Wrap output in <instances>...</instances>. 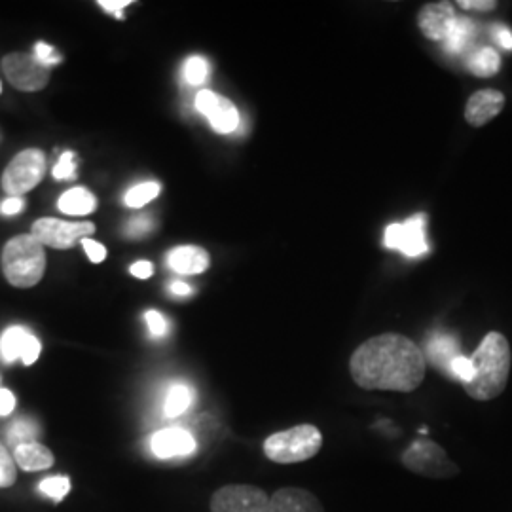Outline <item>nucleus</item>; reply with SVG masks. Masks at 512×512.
<instances>
[{
	"instance_id": "f257e3e1",
	"label": "nucleus",
	"mask_w": 512,
	"mask_h": 512,
	"mask_svg": "<svg viewBox=\"0 0 512 512\" xmlns=\"http://www.w3.org/2000/svg\"><path fill=\"white\" fill-rule=\"evenodd\" d=\"M355 384L368 391L412 393L420 387L427 359L420 346L401 334H380L363 342L349 359Z\"/></svg>"
},
{
	"instance_id": "f03ea898",
	"label": "nucleus",
	"mask_w": 512,
	"mask_h": 512,
	"mask_svg": "<svg viewBox=\"0 0 512 512\" xmlns=\"http://www.w3.org/2000/svg\"><path fill=\"white\" fill-rule=\"evenodd\" d=\"M471 361L475 365V376L469 384L463 385L467 395L475 401H492L499 397L507 387L511 372V346L507 338L499 332H490Z\"/></svg>"
},
{
	"instance_id": "7ed1b4c3",
	"label": "nucleus",
	"mask_w": 512,
	"mask_h": 512,
	"mask_svg": "<svg viewBox=\"0 0 512 512\" xmlns=\"http://www.w3.org/2000/svg\"><path fill=\"white\" fill-rule=\"evenodd\" d=\"M0 262L2 274L12 287L31 289L46 272V251L35 236L23 234L4 245Z\"/></svg>"
},
{
	"instance_id": "20e7f679",
	"label": "nucleus",
	"mask_w": 512,
	"mask_h": 512,
	"mask_svg": "<svg viewBox=\"0 0 512 512\" xmlns=\"http://www.w3.org/2000/svg\"><path fill=\"white\" fill-rule=\"evenodd\" d=\"M323 446V435L315 425H296L264 440V454L277 465H293L315 458Z\"/></svg>"
},
{
	"instance_id": "39448f33",
	"label": "nucleus",
	"mask_w": 512,
	"mask_h": 512,
	"mask_svg": "<svg viewBox=\"0 0 512 512\" xmlns=\"http://www.w3.org/2000/svg\"><path fill=\"white\" fill-rule=\"evenodd\" d=\"M46 173V156L38 148L21 150L14 160L6 165L2 173V188L10 198H19L21 194L33 190L40 184Z\"/></svg>"
},
{
	"instance_id": "423d86ee",
	"label": "nucleus",
	"mask_w": 512,
	"mask_h": 512,
	"mask_svg": "<svg viewBox=\"0 0 512 512\" xmlns=\"http://www.w3.org/2000/svg\"><path fill=\"white\" fill-rule=\"evenodd\" d=\"M403 465L408 471L427 478H450L459 473L456 463L448 459L444 448L427 439L416 440L404 452Z\"/></svg>"
},
{
	"instance_id": "0eeeda50",
	"label": "nucleus",
	"mask_w": 512,
	"mask_h": 512,
	"mask_svg": "<svg viewBox=\"0 0 512 512\" xmlns=\"http://www.w3.org/2000/svg\"><path fill=\"white\" fill-rule=\"evenodd\" d=\"M2 71L19 92H40L48 86L52 71L33 54H8L2 59Z\"/></svg>"
},
{
	"instance_id": "6e6552de",
	"label": "nucleus",
	"mask_w": 512,
	"mask_h": 512,
	"mask_svg": "<svg viewBox=\"0 0 512 512\" xmlns=\"http://www.w3.org/2000/svg\"><path fill=\"white\" fill-rule=\"evenodd\" d=\"M211 512H270V495L247 484L224 486L211 497Z\"/></svg>"
},
{
	"instance_id": "1a4fd4ad",
	"label": "nucleus",
	"mask_w": 512,
	"mask_h": 512,
	"mask_svg": "<svg viewBox=\"0 0 512 512\" xmlns=\"http://www.w3.org/2000/svg\"><path fill=\"white\" fill-rule=\"evenodd\" d=\"M95 232L92 222H67V220L38 219L33 224L31 236L54 249H73L76 241L86 239Z\"/></svg>"
},
{
	"instance_id": "9d476101",
	"label": "nucleus",
	"mask_w": 512,
	"mask_h": 512,
	"mask_svg": "<svg viewBox=\"0 0 512 512\" xmlns=\"http://www.w3.org/2000/svg\"><path fill=\"white\" fill-rule=\"evenodd\" d=\"M425 215H416L403 224H389L385 228V247L401 251L406 256L425 255L429 251V243L425 239Z\"/></svg>"
},
{
	"instance_id": "9b49d317",
	"label": "nucleus",
	"mask_w": 512,
	"mask_h": 512,
	"mask_svg": "<svg viewBox=\"0 0 512 512\" xmlns=\"http://www.w3.org/2000/svg\"><path fill=\"white\" fill-rule=\"evenodd\" d=\"M196 109L209 120L217 133H232L239 126V112L230 99H224L211 90L196 95Z\"/></svg>"
},
{
	"instance_id": "f8f14e48",
	"label": "nucleus",
	"mask_w": 512,
	"mask_h": 512,
	"mask_svg": "<svg viewBox=\"0 0 512 512\" xmlns=\"http://www.w3.org/2000/svg\"><path fill=\"white\" fill-rule=\"evenodd\" d=\"M0 355L6 363L21 359L23 365H35L40 355V342L23 327H10L0 336Z\"/></svg>"
},
{
	"instance_id": "ddd939ff",
	"label": "nucleus",
	"mask_w": 512,
	"mask_h": 512,
	"mask_svg": "<svg viewBox=\"0 0 512 512\" xmlns=\"http://www.w3.org/2000/svg\"><path fill=\"white\" fill-rule=\"evenodd\" d=\"M456 19H458V14H456V8L452 2H431L421 8L418 25H420L421 33L425 35V38L435 40V42H444V38L448 35V31Z\"/></svg>"
},
{
	"instance_id": "4468645a",
	"label": "nucleus",
	"mask_w": 512,
	"mask_h": 512,
	"mask_svg": "<svg viewBox=\"0 0 512 512\" xmlns=\"http://www.w3.org/2000/svg\"><path fill=\"white\" fill-rule=\"evenodd\" d=\"M196 450V440L184 429H162L152 437V452L160 459L190 456Z\"/></svg>"
},
{
	"instance_id": "2eb2a0df",
	"label": "nucleus",
	"mask_w": 512,
	"mask_h": 512,
	"mask_svg": "<svg viewBox=\"0 0 512 512\" xmlns=\"http://www.w3.org/2000/svg\"><path fill=\"white\" fill-rule=\"evenodd\" d=\"M505 107V95L497 90H480L476 92L465 109V118L473 128H482Z\"/></svg>"
},
{
	"instance_id": "dca6fc26",
	"label": "nucleus",
	"mask_w": 512,
	"mask_h": 512,
	"mask_svg": "<svg viewBox=\"0 0 512 512\" xmlns=\"http://www.w3.org/2000/svg\"><path fill=\"white\" fill-rule=\"evenodd\" d=\"M270 512H323V505L308 490L283 488L270 495Z\"/></svg>"
},
{
	"instance_id": "f3484780",
	"label": "nucleus",
	"mask_w": 512,
	"mask_h": 512,
	"mask_svg": "<svg viewBox=\"0 0 512 512\" xmlns=\"http://www.w3.org/2000/svg\"><path fill=\"white\" fill-rule=\"evenodd\" d=\"M167 264L177 274L196 275L203 274L209 268L211 258H209V253L202 249V247L184 245V247H175L167 255Z\"/></svg>"
},
{
	"instance_id": "a211bd4d",
	"label": "nucleus",
	"mask_w": 512,
	"mask_h": 512,
	"mask_svg": "<svg viewBox=\"0 0 512 512\" xmlns=\"http://www.w3.org/2000/svg\"><path fill=\"white\" fill-rule=\"evenodd\" d=\"M14 459H16L18 467H21L23 471H29V473L50 469L55 461L52 450L40 442L21 444L14 450Z\"/></svg>"
},
{
	"instance_id": "6ab92c4d",
	"label": "nucleus",
	"mask_w": 512,
	"mask_h": 512,
	"mask_svg": "<svg viewBox=\"0 0 512 512\" xmlns=\"http://www.w3.org/2000/svg\"><path fill=\"white\" fill-rule=\"evenodd\" d=\"M57 207L61 213L65 215H73V217H86L97 209V200L90 190L86 188H71L67 190L59 202Z\"/></svg>"
},
{
	"instance_id": "aec40b11",
	"label": "nucleus",
	"mask_w": 512,
	"mask_h": 512,
	"mask_svg": "<svg viewBox=\"0 0 512 512\" xmlns=\"http://www.w3.org/2000/svg\"><path fill=\"white\" fill-rule=\"evenodd\" d=\"M476 37L475 21L467 18H458L450 27L448 35L444 38V48L450 54H463Z\"/></svg>"
},
{
	"instance_id": "412c9836",
	"label": "nucleus",
	"mask_w": 512,
	"mask_h": 512,
	"mask_svg": "<svg viewBox=\"0 0 512 512\" xmlns=\"http://www.w3.org/2000/svg\"><path fill=\"white\" fill-rule=\"evenodd\" d=\"M499 65H501L499 54L492 48H480V50H476V52L469 55V59H467L469 71L475 76H480V78H490V76L497 74Z\"/></svg>"
},
{
	"instance_id": "4be33fe9",
	"label": "nucleus",
	"mask_w": 512,
	"mask_h": 512,
	"mask_svg": "<svg viewBox=\"0 0 512 512\" xmlns=\"http://www.w3.org/2000/svg\"><path fill=\"white\" fill-rule=\"evenodd\" d=\"M458 346H456V340L450 338V336H444L439 334L437 338H433L429 342V357L435 365L444 368L450 372V365L452 361L458 357Z\"/></svg>"
},
{
	"instance_id": "5701e85b",
	"label": "nucleus",
	"mask_w": 512,
	"mask_h": 512,
	"mask_svg": "<svg viewBox=\"0 0 512 512\" xmlns=\"http://www.w3.org/2000/svg\"><path fill=\"white\" fill-rule=\"evenodd\" d=\"M190 404H192V391L183 384L173 385L165 399V416L177 418L188 410Z\"/></svg>"
},
{
	"instance_id": "b1692460",
	"label": "nucleus",
	"mask_w": 512,
	"mask_h": 512,
	"mask_svg": "<svg viewBox=\"0 0 512 512\" xmlns=\"http://www.w3.org/2000/svg\"><path fill=\"white\" fill-rule=\"evenodd\" d=\"M38 433L40 429L35 421L21 418L8 429V444L16 450L21 444L37 442Z\"/></svg>"
},
{
	"instance_id": "393cba45",
	"label": "nucleus",
	"mask_w": 512,
	"mask_h": 512,
	"mask_svg": "<svg viewBox=\"0 0 512 512\" xmlns=\"http://www.w3.org/2000/svg\"><path fill=\"white\" fill-rule=\"evenodd\" d=\"M160 194V184L158 183H143L129 188L128 194L124 196V202L128 207L139 209L148 202H152L154 198H158Z\"/></svg>"
},
{
	"instance_id": "a878e982",
	"label": "nucleus",
	"mask_w": 512,
	"mask_h": 512,
	"mask_svg": "<svg viewBox=\"0 0 512 512\" xmlns=\"http://www.w3.org/2000/svg\"><path fill=\"white\" fill-rule=\"evenodd\" d=\"M209 74V65L207 61L200 57V55H192L186 59L184 63V78L190 86H200L207 80Z\"/></svg>"
},
{
	"instance_id": "bb28decb",
	"label": "nucleus",
	"mask_w": 512,
	"mask_h": 512,
	"mask_svg": "<svg viewBox=\"0 0 512 512\" xmlns=\"http://www.w3.org/2000/svg\"><path fill=\"white\" fill-rule=\"evenodd\" d=\"M40 492L59 503L65 499V495L71 492V480L67 476H50L40 482Z\"/></svg>"
},
{
	"instance_id": "cd10ccee",
	"label": "nucleus",
	"mask_w": 512,
	"mask_h": 512,
	"mask_svg": "<svg viewBox=\"0 0 512 512\" xmlns=\"http://www.w3.org/2000/svg\"><path fill=\"white\" fill-rule=\"evenodd\" d=\"M16 459L14 456L0 444V488H10L14 486L18 478V469H16Z\"/></svg>"
},
{
	"instance_id": "c85d7f7f",
	"label": "nucleus",
	"mask_w": 512,
	"mask_h": 512,
	"mask_svg": "<svg viewBox=\"0 0 512 512\" xmlns=\"http://www.w3.org/2000/svg\"><path fill=\"white\" fill-rule=\"evenodd\" d=\"M450 372L458 378L461 384H469V382L473 380V376H475V365H473L471 357L458 355V357L452 361V365H450Z\"/></svg>"
},
{
	"instance_id": "c756f323",
	"label": "nucleus",
	"mask_w": 512,
	"mask_h": 512,
	"mask_svg": "<svg viewBox=\"0 0 512 512\" xmlns=\"http://www.w3.org/2000/svg\"><path fill=\"white\" fill-rule=\"evenodd\" d=\"M76 164H74L73 152H63L59 162L54 167V177L57 181H69L73 179Z\"/></svg>"
},
{
	"instance_id": "7c9ffc66",
	"label": "nucleus",
	"mask_w": 512,
	"mask_h": 512,
	"mask_svg": "<svg viewBox=\"0 0 512 512\" xmlns=\"http://www.w3.org/2000/svg\"><path fill=\"white\" fill-rule=\"evenodd\" d=\"M33 55L37 57L42 65H46L48 69H52L54 65L61 63V55L57 54L54 48L50 44H46V42H37L35 44V54Z\"/></svg>"
},
{
	"instance_id": "2f4dec72",
	"label": "nucleus",
	"mask_w": 512,
	"mask_h": 512,
	"mask_svg": "<svg viewBox=\"0 0 512 512\" xmlns=\"http://www.w3.org/2000/svg\"><path fill=\"white\" fill-rule=\"evenodd\" d=\"M152 230V220L148 217H137L126 224V236L129 238H143Z\"/></svg>"
},
{
	"instance_id": "473e14b6",
	"label": "nucleus",
	"mask_w": 512,
	"mask_h": 512,
	"mask_svg": "<svg viewBox=\"0 0 512 512\" xmlns=\"http://www.w3.org/2000/svg\"><path fill=\"white\" fill-rule=\"evenodd\" d=\"M147 319L148 330L152 336H165L167 334V321H165L164 315L160 311L150 310L145 315Z\"/></svg>"
},
{
	"instance_id": "72a5a7b5",
	"label": "nucleus",
	"mask_w": 512,
	"mask_h": 512,
	"mask_svg": "<svg viewBox=\"0 0 512 512\" xmlns=\"http://www.w3.org/2000/svg\"><path fill=\"white\" fill-rule=\"evenodd\" d=\"M82 247H84L86 255L92 260L93 264H99V262H103L107 258V249L101 243L93 241V239H82Z\"/></svg>"
},
{
	"instance_id": "f704fd0d",
	"label": "nucleus",
	"mask_w": 512,
	"mask_h": 512,
	"mask_svg": "<svg viewBox=\"0 0 512 512\" xmlns=\"http://www.w3.org/2000/svg\"><path fill=\"white\" fill-rule=\"evenodd\" d=\"M105 12H109V14H114L118 19H124V8H128L131 6L133 2L131 0H99L97 2Z\"/></svg>"
},
{
	"instance_id": "c9c22d12",
	"label": "nucleus",
	"mask_w": 512,
	"mask_h": 512,
	"mask_svg": "<svg viewBox=\"0 0 512 512\" xmlns=\"http://www.w3.org/2000/svg\"><path fill=\"white\" fill-rule=\"evenodd\" d=\"M492 37L503 50H512V33L505 25H494L492 27Z\"/></svg>"
},
{
	"instance_id": "e433bc0d",
	"label": "nucleus",
	"mask_w": 512,
	"mask_h": 512,
	"mask_svg": "<svg viewBox=\"0 0 512 512\" xmlns=\"http://www.w3.org/2000/svg\"><path fill=\"white\" fill-rule=\"evenodd\" d=\"M16 408V397L8 389H0V416L12 414Z\"/></svg>"
},
{
	"instance_id": "4c0bfd02",
	"label": "nucleus",
	"mask_w": 512,
	"mask_h": 512,
	"mask_svg": "<svg viewBox=\"0 0 512 512\" xmlns=\"http://www.w3.org/2000/svg\"><path fill=\"white\" fill-rule=\"evenodd\" d=\"M458 6L459 8H465V10H482V12H486V10H494L497 2H494V0H459Z\"/></svg>"
},
{
	"instance_id": "58836bf2",
	"label": "nucleus",
	"mask_w": 512,
	"mask_h": 512,
	"mask_svg": "<svg viewBox=\"0 0 512 512\" xmlns=\"http://www.w3.org/2000/svg\"><path fill=\"white\" fill-rule=\"evenodd\" d=\"M23 200L21 198H8L4 202L0 203V213L6 215V217H14L18 215L19 211L23 209Z\"/></svg>"
},
{
	"instance_id": "ea45409f",
	"label": "nucleus",
	"mask_w": 512,
	"mask_h": 512,
	"mask_svg": "<svg viewBox=\"0 0 512 512\" xmlns=\"http://www.w3.org/2000/svg\"><path fill=\"white\" fill-rule=\"evenodd\" d=\"M129 272L135 275V277H139V279H148L150 275L154 274V266H152L150 262H147V260H141V262L131 264Z\"/></svg>"
},
{
	"instance_id": "a19ab883",
	"label": "nucleus",
	"mask_w": 512,
	"mask_h": 512,
	"mask_svg": "<svg viewBox=\"0 0 512 512\" xmlns=\"http://www.w3.org/2000/svg\"><path fill=\"white\" fill-rule=\"evenodd\" d=\"M169 291L175 294V296H188V294H192V287L186 285L184 281H173L169 285Z\"/></svg>"
},
{
	"instance_id": "79ce46f5",
	"label": "nucleus",
	"mask_w": 512,
	"mask_h": 512,
	"mask_svg": "<svg viewBox=\"0 0 512 512\" xmlns=\"http://www.w3.org/2000/svg\"><path fill=\"white\" fill-rule=\"evenodd\" d=\"M0 92H2V86H0Z\"/></svg>"
}]
</instances>
